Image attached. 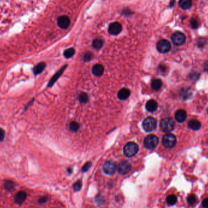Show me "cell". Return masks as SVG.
I'll return each mask as SVG.
<instances>
[{"instance_id":"31","label":"cell","mask_w":208,"mask_h":208,"mask_svg":"<svg viewBox=\"0 0 208 208\" xmlns=\"http://www.w3.org/2000/svg\"><path fill=\"white\" fill-rule=\"evenodd\" d=\"M91 163L90 162L87 163L85 164V165L83 166V167H82V172H87V171H88V170L90 169V167H91Z\"/></svg>"},{"instance_id":"8","label":"cell","mask_w":208,"mask_h":208,"mask_svg":"<svg viewBox=\"0 0 208 208\" xmlns=\"http://www.w3.org/2000/svg\"><path fill=\"white\" fill-rule=\"evenodd\" d=\"M171 40L173 43L177 46H180L183 44L186 41L185 35L179 32H175L171 37Z\"/></svg>"},{"instance_id":"14","label":"cell","mask_w":208,"mask_h":208,"mask_svg":"<svg viewBox=\"0 0 208 208\" xmlns=\"http://www.w3.org/2000/svg\"><path fill=\"white\" fill-rule=\"evenodd\" d=\"M146 110L151 113L155 111L158 108V103L155 100H150L146 105Z\"/></svg>"},{"instance_id":"3","label":"cell","mask_w":208,"mask_h":208,"mask_svg":"<svg viewBox=\"0 0 208 208\" xmlns=\"http://www.w3.org/2000/svg\"><path fill=\"white\" fill-rule=\"evenodd\" d=\"M159 139L154 135H149L144 139V146L148 149H153L158 144Z\"/></svg>"},{"instance_id":"13","label":"cell","mask_w":208,"mask_h":208,"mask_svg":"<svg viewBox=\"0 0 208 208\" xmlns=\"http://www.w3.org/2000/svg\"><path fill=\"white\" fill-rule=\"evenodd\" d=\"M187 117V114L186 111L183 110H178L175 115V119L176 120V121H178V122H184Z\"/></svg>"},{"instance_id":"30","label":"cell","mask_w":208,"mask_h":208,"mask_svg":"<svg viewBox=\"0 0 208 208\" xmlns=\"http://www.w3.org/2000/svg\"><path fill=\"white\" fill-rule=\"evenodd\" d=\"M191 24L192 27L194 28V29H196V28H197L198 27V22H197V20H195V19H194V18H192L191 20Z\"/></svg>"},{"instance_id":"23","label":"cell","mask_w":208,"mask_h":208,"mask_svg":"<svg viewBox=\"0 0 208 208\" xmlns=\"http://www.w3.org/2000/svg\"><path fill=\"white\" fill-rule=\"evenodd\" d=\"M103 41L100 39H96L93 42V48L96 49H100L103 46Z\"/></svg>"},{"instance_id":"7","label":"cell","mask_w":208,"mask_h":208,"mask_svg":"<svg viewBox=\"0 0 208 208\" xmlns=\"http://www.w3.org/2000/svg\"><path fill=\"white\" fill-rule=\"evenodd\" d=\"M156 48L161 53H167L171 48V45L170 42L166 40H161L158 42L156 44Z\"/></svg>"},{"instance_id":"25","label":"cell","mask_w":208,"mask_h":208,"mask_svg":"<svg viewBox=\"0 0 208 208\" xmlns=\"http://www.w3.org/2000/svg\"><path fill=\"white\" fill-rule=\"evenodd\" d=\"M79 127H80L79 124L76 122L73 121L70 123V130H72V131H77V130H79Z\"/></svg>"},{"instance_id":"10","label":"cell","mask_w":208,"mask_h":208,"mask_svg":"<svg viewBox=\"0 0 208 208\" xmlns=\"http://www.w3.org/2000/svg\"><path fill=\"white\" fill-rule=\"evenodd\" d=\"M122 25L118 22H114L110 24L108 27V32L111 35H118L122 31Z\"/></svg>"},{"instance_id":"38","label":"cell","mask_w":208,"mask_h":208,"mask_svg":"<svg viewBox=\"0 0 208 208\" xmlns=\"http://www.w3.org/2000/svg\"><path fill=\"white\" fill-rule=\"evenodd\" d=\"M207 113H208V108H207Z\"/></svg>"},{"instance_id":"5","label":"cell","mask_w":208,"mask_h":208,"mask_svg":"<svg viewBox=\"0 0 208 208\" xmlns=\"http://www.w3.org/2000/svg\"><path fill=\"white\" fill-rule=\"evenodd\" d=\"M157 126V122L155 119L152 117H148L143 121V127L145 131L147 132L154 130Z\"/></svg>"},{"instance_id":"35","label":"cell","mask_w":208,"mask_h":208,"mask_svg":"<svg viewBox=\"0 0 208 208\" xmlns=\"http://www.w3.org/2000/svg\"><path fill=\"white\" fill-rule=\"evenodd\" d=\"M34 101V99H32L29 103H27V105H26L25 106V107H24V111H26L28 108H29V107L31 105H32V104L33 103Z\"/></svg>"},{"instance_id":"26","label":"cell","mask_w":208,"mask_h":208,"mask_svg":"<svg viewBox=\"0 0 208 208\" xmlns=\"http://www.w3.org/2000/svg\"><path fill=\"white\" fill-rule=\"evenodd\" d=\"M79 100L82 103H86L88 101V96L86 93H81L79 97Z\"/></svg>"},{"instance_id":"27","label":"cell","mask_w":208,"mask_h":208,"mask_svg":"<svg viewBox=\"0 0 208 208\" xmlns=\"http://www.w3.org/2000/svg\"><path fill=\"white\" fill-rule=\"evenodd\" d=\"M82 186V182L80 179H79V180H78L77 182H75L74 184L73 188L75 192H77L80 190Z\"/></svg>"},{"instance_id":"20","label":"cell","mask_w":208,"mask_h":208,"mask_svg":"<svg viewBox=\"0 0 208 208\" xmlns=\"http://www.w3.org/2000/svg\"><path fill=\"white\" fill-rule=\"evenodd\" d=\"M63 68L57 72V73L54 75V76L51 78V79L50 80V81H49V83H48V87H52V86L54 84V83L56 82V80H57L58 78L60 76L61 74H62V72H63Z\"/></svg>"},{"instance_id":"16","label":"cell","mask_w":208,"mask_h":208,"mask_svg":"<svg viewBox=\"0 0 208 208\" xmlns=\"http://www.w3.org/2000/svg\"><path fill=\"white\" fill-rule=\"evenodd\" d=\"M46 68V64L44 62H40L38 63L33 68V72L34 75H37L41 74Z\"/></svg>"},{"instance_id":"2","label":"cell","mask_w":208,"mask_h":208,"mask_svg":"<svg viewBox=\"0 0 208 208\" xmlns=\"http://www.w3.org/2000/svg\"><path fill=\"white\" fill-rule=\"evenodd\" d=\"M174 127L175 122L172 118H164L160 122V128L165 133H169L172 131Z\"/></svg>"},{"instance_id":"36","label":"cell","mask_w":208,"mask_h":208,"mask_svg":"<svg viewBox=\"0 0 208 208\" xmlns=\"http://www.w3.org/2000/svg\"><path fill=\"white\" fill-rule=\"evenodd\" d=\"M46 200H47V198L46 197H42L39 200V203H43L46 202Z\"/></svg>"},{"instance_id":"1","label":"cell","mask_w":208,"mask_h":208,"mask_svg":"<svg viewBox=\"0 0 208 208\" xmlns=\"http://www.w3.org/2000/svg\"><path fill=\"white\" fill-rule=\"evenodd\" d=\"M138 146L133 142L128 143L124 147V153L128 158L135 156L138 152Z\"/></svg>"},{"instance_id":"37","label":"cell","mask_w":208,"mask_h":208,"mask_svg":"<svg viewBox=\"0 0 208 208\" xmlns=\"http://www.w3.org/2000/svg\"><path fill=\"white\" fill-rule=\"evenodd\" d=\"M204 70L208 72V61L205 63L204 65Z\"/></svg>"},{"instance_id":"34","label":"cell","mask_w":208,"mask_h":208,"mask_svg":"<svg viewBox=\"0 0 208 208\" xmlns=\"http://www.w3.org/2000/svg\"><path fill=\"white\" fill-rule=\"evenodd\" d=\"M202 206L204 208H208V198H206L204 200H203Z\"/></svg>"},{"instance_id":"33","label":"cell","mask_w":208,"mask_h":208,"mask_svg":"<svg viewBox=\"0 0 208 208\" xmlns=\"http://www.w3.org/2000/svg\"><path fill=\"white\" fill-rule=\"evenodd\" d=\"M5 138V131L0 127V142L4 141Z\"/></svg>"},{"instance_id":"28","label":"cell","mask_w":208,"mask_h":208,"mask_svg":"<svg viewBox=\"0 0 208 208\" xmlns=\"http://www.w3.org/2000/svg\"><path fill=\"white\" fill-rule=\"evenodd\" d=\"M4 186H5V187H6V189L10 191V190H12V189L14 188V183L11 180H8V181H6Z\"/></svg>"},{"instance_id":"4","label":"cell","mask_w":208,"mask_h":208,"mask_svg":"<svg viewBox=\"0 0 208 208\" xmlns=\"http://www.w3.org/2000/svg\"><path fill=\"white\" fill-rule=\"evenodd\" d=\"M176 143V139L175 135L171 133H167L165 135L162 139V143L166 148L174 147Z\"/></svg>"},{"instance_id":"12","label":"cell","mask_w":208,"mask_h":208,"mask_svg":"<svg viewBox=\"0 0 208 208\" xmlns=\"http://www.w3.org/2000/svg\"><path fill=\"white\" fill-rule=\"evenodd\" d=\"M27 194L25 192L20 191L18 192L15 197V202L18 204H22L26 199Z\"/></svg>"},{"instance_id":"24","label":"cell","mask_w":208,"mask_h":208,"mask_svg":"<svg viewBox=\"0 0 208 208\" xmlns=\"http://www.w3.org/2000/svg\"><path fill=\"white\" fill-rule=\"evenodd\" d=\"M75 53V50L73 48H69L67 50H65L64 52V56L66 58H71L74 55Z\"/></svg>"},{"instance_id":"22","label":"cell","mask_w":208,"mask_h":208,"mask_svg":"<svg viewBox=\"0 0 208 208\" xmlns=\"http://www.w3.org/2000/svg\"><path fill=\"white\" fill-rule=\"evenodd\" d=\"M166 201L169 205H174L177 202V198L174 195H171L167 197Z\"/></svg>"},{"instance_id":"21","label":"cell","mask_w":208,"mask_h":208,"mask_svg":"<svg viewBox=\"0 0 208 208\" xmlns=\"http://www.w3.org/2000/svg\"><path fill=\"white\" fill-rule=\"evenodd\" d=\"M161 86H162V82L159 79H155L154 80H153L152 83V87L155 91L159 90L161 88Z\"/></svg>"},{"instance_id":"15","label":"cell","mask_w":208,"mask_h":208,"mask_svg":"<svg viewBox=\"0 0 208 208\" xmlns=\"http://www.w3.org/2000/svg\"><path fill=\"white\" fill-rule=\"evenodd\" d=\"M104 71V68L103 66L99 64H96L92 68V72L94 75L96 76H101L103 74Z\"/></svg>"},{"instance_id":"9","label":"cell","mask_w":208,"mask_h":208,"mask_svg":"<svg viewBox=\"0 0 208 208\" xmlns=\"http://www.w3.org/2000/svg\"><path fill=\"white\" fill-rule=\"evenodd\" d=\"M131 169V164L127 161H124L120 162L118 167V172L121 175H126L128 174L130 171Z\"/></svg>"},{"instance_id":"6","label":"cell","mask_w":208,"mask_h":208,"mask_svg":"<svg viewBox=\"0 0 208 208\" xmlns=\"http://www.w3.org/2000/svg\"><path fill=\"white\" fill-rule=\"evenodd\" d=\"M118 169L116 163L113 161H108L104 164L103 166V171L107 175H113Z\"/></svg>"},{"instance_id":"29","label":"cell","mask_w":208,"mask_h":208,"mask_svg":"<svg viewBox=\"0 0 208 208\" xmlns=\"http://www.w3.org/2000/svg\"><path fill=\"white\" fill-rule=\"evenodd\" d=\"M196 202V197L194 195H191L187 198V203L189 205H193Z\"/></svg>"},{"instance_id":"18","label":"cell","mask_w":208,"mask_h":208,"mask_svg":"<svg viewBox=\"0 0 208 208\" xmlns=\"http://www.w3.org/2000/svg\"><path fill=\"white\" fill-rule=\"evenodd\" d=\"M201 123L197 120H191L188 123V127L194 130H199L201 127Z\"/></svg>"},{"instance_id":"32","label":"cell","mask_w":208,"mask_h":208,"mask_svg":"<svg viewBox=\"0 0 208 208\" xmlns=\"http://www.w3.org/2000/svg\"><path fill=\"white\" fill-rule=\"evenodd\" d=\"M93 57V55L91 52H87V54H85L84 55V60L85 61H90Z\"/></svg>"},{"instance_id":"17","label":"cell","mask_w":208,"mask_h":208,"mask_svg":"<svg viewBox=\"0 0 208 208\" xmlns=\"http://www.w3.org/2000/svg\"><path fill=\"white\" fill-rule=\"evenodd\" d=\"M130 94V91L127 88H122L118 93V98L120 100H126L127 99Z\"/></svg>"},{"instance_id":"11","label":"cell","mask_w":208,"mask_h":208,"mask_svg":"<svg viewBox=\"0 0 208 208\" xmlns=\"http://www.w3.org/2000/svg\"><path fill=\"white\" fill-rule=\"evenodd\" d=\"M57 24L62 29H67L70 24V20L67 16H60L58 18Z\"/></svg>"},{"instance_id":"19","label":"cell","mask_w":208,"mask_h":208,"mask_svg":"<svg viewBox=\"0 0 208 208\" xmlns=\"http://www.w3.org/2000/svg\"><path fill=\"white\" fill-rule=\"evenodd\" d=\"M179 5L184 10L190 9L192 6V0H179Z\"/></svg>"}]
</instances>
